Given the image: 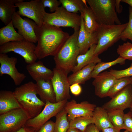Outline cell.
Here are the masks:
<instances>
[{
    "mask_svg": "<svg viewBox=\"0 0 132 132\" xmlns=\"http://www.w3.org/2000/svg\"><path fill=\"white\" fill-rule=\"evenodd\" d=\"M92 117L93 124L99 131L106 128L114 127L110 121L107 111L102 107H96Z\"/></svg>",
    "mask_w": 132,
    "mask_h": 132,
    "instance_id": "23",
    "label": "cell"
},
{
    "mask_svg": "<svg viewBox=\"0 0 132 132\" xmlns=\"http://www.w3.org/2000/svg\"><path fill=\"white\" fill-rule=\"evenodd\" d=\"M53 71L54 75L51 81L55 94L56 102L68 100L70 98L68 74L55 67Z\"/></svg>",
    "mask_w": 132,
    "mask_h": 132,
    "instance_id": "11",
    "label": "cell"
},
{
    "mask_svg": "<svg viewBox=\"0 0 132 132\" xmlns=\"http://www.w3.org/2000/svg\"><path fill=\"white\" fill-rule=\"evenodd\" d=\"M34 29L37 42L35 53L39 59L54 56L70 36L60 27L44 23L39 26L35 22Z\"/></svg>",
    "mask_w": 132,
    "mask_h": 132,
    "instance_id": "1",
    "label": "cell"
},
{
    "mask_svg": "<svg viewBox=\"0 0 132 132\" xmlns=\"http://www.w3.org/2000/svg\"><path fill=\"white\" fill-rule=\"evenodd\" d=\"M33 127L24 125L15 132H37Z\"/></svg>",
    "mask_w": 132,
    "mask_h": 132,
    "instance_id": "40",
    "label": "cell"
},
{
    "mask_svg": "<svg viewBox=\"0 0 132 132\" xmlns=\"http://www.w3.org/2000/svg\"><path fill=\"white\" fill-rule=\"evenodd\" d=\"M96 107V105L87 101L77 103L75 100L73 99L69 101H67L64 108L67 113V119L69 122L77 117H92Z\"/></svg>",
    "mask_w": 132,
    "mask_h": 132,
    "instance_id": "14",
    "label": "cell"
},
{
    "mask_svg": "<svg viewBox=\"0 0 132 132\" xmlns=\"http://www.w3.org/2000/svg\"><path fill=\"white\" fill-rule=\"evenodd\" d=\"M55 122L48 121L43 125L37 132H54Z\"/></svg>",
    "mask_w": 132,
    "mask_h": 132,
    "instance_id": "38",
    "label": "cell"
},
{
    "mask_svg": "<svg viewBox=\"0 0 132 132\" xmlns=\"http://www.w3.org/2000/svg\"><path fill=\"white\" fill-rule=\"evenodd\" d=\"M96 44L92 45L89 50L85 54L79 55L76 59L75 66L72 71L73 73L77 71L87 65L93 63L96 64L101 61L98 55L94 54V51Z\"/></svg>",
    "mask_w": 132,
    "mask_h": 132,
    "instance_id": "20",
    "label": "cell"
},
{
    "mask_svg": "<svg viewBox=\"0 0 132 132\" xmlns=\"http://www.w3.org/2000/svg\"><path fill=\"white\" fill-rule=\"evenodd\" d=\"M81 20V15L69 12L62 6L53 13L45 12L43 16L44 23L59 27H71L74 30L79 29Z\"/></svg>",
    "mask_w": 132,
    "mask_h": 132,
    "instance_id": "6",
    "label": "cell"
},
{
    "mask_svg": "<svg viewBox=\"0 0 132 132\" xmlns=\"http://www.w3.org/2000/svg\"><path fill=\"white\" fill-rule=\"evenodd\" d=\"M62 6L68 11L77 14L83 13L87 5L86 0H59Z\"/></svg>",
    "mask_w": 132,
    "mask_h": 132,
    "instance_id": "27",
    "label": "cell"
},
{
    "mask_svg": "<svg viewBox=\"0 0 132 132\" xmlns=\"http://www.w3.org/2000/svg\"><path fill=\"white\" fill-rule=\"evenodd\" d=\"M36 45L25 39L21 41H12L0 46V53L13 52L23 57L28 64L36 62L37 58L35 53Z\"/></svg>",
    "mask_w": 132,
    "mask_h": 132,
    "instance_id": "8",
    "label": "cell"
},
{
    "mask_svg": "<svg viewBox=\"0 0 132 132\" xmlns=\"http://www.w3.org/2000/svg\"><path fill=\"white\" fill-rule=\"evenodd\" d=\"M125 61L124 59L119 56L116 59L111 61L99 62L95 65L91 73V77L94 78L103 71L117 64H124L125 63Z\"/></svg>",
    "mask_w": 132,
    "mask_h": 132,
    "instance_id": "29",
    "label": "cell"
},
{
    "mask_svg": "<svg viewBox=\"0 0 132 132\" xmlns=\"http://www.w3.org/2000/svg\"><path fill=\"white\" fill-rule=\"evenodd\" d=\"M22 0H0V19L5 25L12 21V17L16 12L15 4Z\"/></svg>",
    "mask_w": 132,
    "mask_h": 132,
    "instance_id": "22",
    "label": "cell"
},
{
    "mask_svg": "<svg viewBox=\"0 0 132 132\" xmlns=\"http://www.w3.org/2000/svg\"><path fill=\"white\" fill-rule=\"evenodd\" d=\"M121 2L127 4L132 8V0H122Z\"/></svg>",
    "mask_w": 132,
    "mask_h": 132,
    "instance_id": "45",
    "label": "cell"
},
{
    "mask_svg": "<svg viewBox=\"0 0 132 132\" xmlns=\"http://www.w3.org/2000/svg\"><path fill=\"white\" fill-rule=\"evenodd\" d=\"M94 78L92 84L94 87L95 94L100 98L107 97L117 79L107 71L101 73Z\"/></svg>",
    "mask_w": 132,
    "mask_h": 132,
    "instance_id": "16",
    "label": "cell"
},
{
    "mask_svg": "<svg viewBox=\"0 0 132 132\" xmlns=\"http://www.w3.org/2000/svg\"><path fill=\"white\" fill-rule=\"evenodd\" d=\"M24 1L15 4L18 9L17 13L20 16L31 19L38 26H42L44 23L43 16L45 11L41 0Z\"/></svg>",
    "mask_w": 132,
    "mask_h": 132,
    "instance_id": "9",
    "label": "cell"
},
{
    "mask_svg": "<svg viewBox=\"0 0 132 132\" xmlns=\"http://www.w3.org/2000/svg\"><path fill=\"white\" fill-rule=\"evenodd\" d=\"M17 58L10 57L5 53H0V75H9L13 80L16 86L20 85L26 77L23 73L19 72L16 67Z\"/></svg>",
    "mask_w": 132,
    "mask_h": 132,
    "instance_id": "12",
    "label": "cell"
},
{
    "mask_svg": "<svg viewBox=\"0 0 132 132\" xmlns=\"http://www.w3.org/2000/svg\"><path fill=\"white\" fill-rule=\"evenodd\" d=\"M109 72L116 79L132 77V63L126 69L120 70L111 69Z\"/></svg>",
    "mask_w": 132,
    "mask_h": 132,
    "instance_id": "35",
    "label": "cell"
},
{
    "mask_svg": "<svg viewBox=\"0 0 132 132\" xmlns=\"http://www.w3.org/2000/svg\"><path fill=\"white\" fill-rule=\"evenodd\" d=\"M26 69L30 76L36 82L51 80L54 75L53 71L45 67L40 61L28 64Z\"/></svg>",
    "mask_w": 132,
    "mask_h": 132,
    "instance_id": "18",
    "label": "cell"
},
{
    "mask_svg": "<svg viewBox=\"0 0 132 132\" xmlns=\"http://www.w3.org/2000/svg\"><path fill=\"white\" fill-rule=\"evenodd\" d=\"M37 94L43 102H56L55 94L51 80H42L36 81Z\"/></svg>",
    "mask_w": 132,
    "mask_h": 132,
    "instance_id": "19",
    "label": "cell"
},
{
    "mask_svg": "<svg viewBox=\"0 0 132 132\" xmlns=\"http://www.w3.org/2000/svg\"><path fill=\"white\" fill-rule=\"evenodd\" d=\"M44 8H49L50 11L52 13L55 12L61 4L60 1L57 0H41Z\"/></svg>",
    "mask_w": 132,
    "mask_h": 132,
    "instance_id": "36",
    "label": "cell"
},
{
    "mask_svg": "<svg viewBox=\"0 0 132 132\" xmlns=\"http://www.w3.org/2000/svg\"><path fill=\"white\" fill-rule=\"evenodd\" d=\"M128 24L99 25L96 32L98 42L94 54L98 55L106 51L121 39L122 33Z\"/></svg>",
    "mask_w": 132,
    "mask_h": 132,
    "instance_id": "5",
    "label": "cell"
},
{
    "mask_svg": "<svg viewBox=\"0 0 132 132\" xmlns=\"http://www.w3.org/2000/svg\"><path fill=\"white\" fill-rule=\"evenodd\" d=\"M23 37L15 30L11 21L10 23L0 29V45L9 42L21 41Z\"/></svg>",
    "mask_w": 132,
    "mask_h": 132,
    "instance_id": "24",
    "label": "cell"
},
{
    "mask_svg": "<svg viewBox=\"0 0 132 132\" xmlns=\"http://www.w3.org/2000/svg\"><path fill=\"white\" fill-rule=\"evenodd\" d=\"M131 84L132 85V77H131Z\"/></svg>",
    "mask_w": 132,
    "mask_h": 132,
    "instance_id": "47",
    "label": "cell"
},
{
    "mask_svg": "<svg viewBox=\"0 0 132 132\" xmlns=\"http://www.w3.org/2000/svg\"><path fill=\"white\" fill-rule=\"evenodd\" d=\"M117 52L120 56L126 60L132 61V43L127 42L122 44L119 45Z\"/></svg>",
    "mask_w": 132,
    "mask_h": 132,
    "instance_id": "33",
    "label": "cell"
},
{
    "mask_svg": "<svg viewBox=\"0 0 132 132\" xmlns=\"http://www.w3.org/2000/svg\"><path fill=\"white\" fill-rule=\"evenodd\" d=\"M66 132H82L80 130L74 128H69Z\"/></svg>",
    "mask_w": 132,
    "mask_h": 132,
    "instance_id": "44",
    "label": "cell"
},
{
    "mask_svg": "<svg viewBox=\"0 0 132 132\" xmlns=\"http://www.w3.org/2000/svg\"><path fill=\"white\" fill-rule=\"evenodd\" d=\"M130 132L128 131H127V130H125V131H124L123 132Z\"/></svg>",
    "mask_w": 132,
    "mask_h": 132,
    "instance_id": "48",
    "label": "cell"
},
{
    "mask_svg": "<svg viewBox=\"0 0 132 132\" xmlns=\"http://www.w3.org/2000/svg\"><path fill=\"white\" fill-rule=\"evenodd\" d=\"M13 92L21 108L26 112L29 119L37 116L45 105L37 97L36 85L32 81L16 88Z\"/></svg>",
    "mask_w": 132,
    "mask_h": 132,
    "instance_id": "2",
    "label": "cell"
},
{
    "mask_svg": "<svg viewBox=\"0 0 132 132\" xmlns=\"http://www.w3.org/2000/svg\"><path fill=\"white\" fill-rule=\"evenodd\" d=\"M107 111L110 121L113 127L120 130L123 129L124 110L115 109Z\"/></svg>",
    "mask_w": 132,
    "mask_h": 132,
    "instance_id": "30",
    "label": "cell"
},
{
    "mask_svg": "<svg viewBox=\"0 0 132 132\" xmlns=\"http://www.w3.org/2000/svg\"><path fill=\"white\" fill-rule=\"evenodd\" d=\"M99 25L121 24L116 11V0H86Z\"/></svg>",
    "mask_w": 132,
    "mask_h": 132,
    "instance_id": "4",
    "label": "cell"
},
{
    "mask_svg": "<svg viewBox=\"0 0 132 132\" xmlns=\"http://www.w3.org/2000/svg\"><path fill=\"white\" fill-rule=\"evenodd\" d=\"M97 127L93 123L88 125L84 132H99Z\"/></svg>",
    "mask_w": 132,
    "mask_h": 132,
    "instance_id": "41",
    "label": "cell"
},
{
    "mask_svg": "<svg viewBox=\"0 0 132 132\" xmlns=\"http://www.w3.org/2000/svg\"><path fill=\"white\" fill-rule=\"evenodd\" d=\"M131 77H124L117 79L110 90L107 97L111 98L127 85L131 84Z\"/></svg>",
    "mask_w": 132,
    "mask_h": 132,
    "instance_id": "32",
    "label": "cell"
},
{
    "mask_svg": "<svg viewBox=\"0 0 132 132\" xmlns=\"http://www.w3.org/2000/svg\"><path fill=\"white\" fill-rule=\"evenodd\" d=\"M67 116L64 108L56 115L54 132H66L69 128Z\"/></svg>",
    "mask_w": 132,
    "mask_h": 132,
    "instance_id": "28",
    "label": "cell"
},
{
    "mask_svg": "<svg viewBox=\"0 0 132 132\" xmlns=\"http://www.w3.org/2000/svg\"><path fill=\"white\" fill-rule=\"evenodd\" d=\"M67 101L65 100L55 103L46 102L43 110L35 117L29 119L25 125L33 127L38 132L43 125L64 108Z\"/></svg>",
    "mask_w": 132,
    "mask_h": 132,
    "instance_id": "10",
    "label": "cell"
},
{
    "mask_svg": "<svg viewBox=\"0 0 132 132\" xmlns=\"http://www.w3.org/2000/svg\"><path fill=\"white\" fill-rule=\"evenodd\" d=\"M81 15L83 16L84 27L86 31L90 33L96 32L99 25L90 7L86 6Z\"/></svg>",
    "mask_w": 132,
    "mask_h": 132,
    "instance_id": "26",
    "label": "cell"
},
{
    "mask_svg": "<svg viewBox=\"0 0 132 132\" xmlns=\"http://www.w3.org/2000/svg\"><path fill=\"white\" fill-rule=\"evenodd\" d=\"M130 111L132 113V104L131 107L130 108Z\"/></svg>",
    "mask_w": 132,
    "mask_h": 132,
    "instance_id": "46",
    "label": "cell"
},
{
    "mask_svg": "<svg viewBox=\"0 0 132 132\" xmlns=\"http://www.w3.org/2000/svg\"><path fill=\"white\" fill-rule=\"evenodd\" d=\"M120 130L113 127H109L103 129L101 131L102 132H121Z\"/></svg>",
    "mask_w": 132,
    "mask_h": 132,
    "instance_id": "43",
    "label": "cell"
},
{
    "mask_svg": "<svg viewBox=\"0 0 132 132\" xmlns=\"http://www.w3.org/2000/svg\"><path fill=\"white\" fill-rule=\"evenodd\" d=\"M132 104V85L129 84L119 92L102 107L107 111L115 109L123 110L130 108Z\"/></svg>",
    "mask_w": 132,
    "mask_h": 132,
    "instance_id": "13",
    "label": "cell"
},
{
    "mask_svg": "<svg viewBox=\"0 0 132 132\" xmlns=\"http://www.w3.org/2000/svg\"><path fill=\"white\" fill-rule=\"evenodd\" d=\"M79 29L74 30L73 34L65 42L54 56L55 67L68 74L76 65V59L79 55L78 37Z\"/></svg>",
    "mask_w": 132,
    "mask_h": 132,
    "instance_id": "3",
    "label": "cell"
},
{
    "mask_svg": "<svg viewBox=\"0 0 132 132\" xmlns=\"http://www.w3.org/2000/svg\"><path fill=\"white\" fill-rule=\"evenodd\" d=\"M123 129L130 132H132V113L130 111L125 114Z\"/></svg>",
    "mask_w": 132,
    "mask_h": 132,
    "instance_id": "37",
    "label": "cell"
},
{
    "mask_svg": "<svg viewBox=\"0 0 132 132\" xmlns=\"http://www.w3.org/2000/svg\"><path fill=\"white\" fill-rule=\"evenodd\" d=\"M69 89L71 93L75 96L79 95L82 91V88L77 83L73 84L70 85Z\"/></svg>",
    "mask_w": 132,
    "mask_h": 132,
    "instance_id": "39",
    "label": "cell"
},
{
    "mask_svg": "<svg viewBox=\"0 0 132 132\" xmlns=\"http://www.w3.org/2000/svg\"><path fill=\"white\" fill-rule=\"evenodd\" d=\"M81 15L82 20L77 39L79 55L85 54L92 45L97 44L98 42L96 32L90 33L86 31L84 27L83 16Z\"/></svg>",
    "mask_w": 132,
    "mask_h": 132,
    "instance_id": "17",
    "label": "cell"
},
{
    "mask_svg": "<svg viewBox=\"0 0 132 132\" xmlns=\"http://www.w3.org/2000/svg\"><path fill=\"white\" fill-rule=\"evenodd\" d=\"M69 128L78 129L84 132L87 126L93 123L91 116H82L76 117L69 122Z\"/></svg>",
    "mask_w": 132,
    "mask_h": 132,
    "instance_id": "31",
    "label": "cell"
},
{
    "mask_svg": "<svg viewBox=\"0 0 132 132\" xmlns=\"http://www.w3.org/2000/svg\"><path fill=\"white\" fill-rule=\"evenodd\" d=\"M121 0H116L115 9L116 12L121 13L122 11V7L120 4Z\"/></svg>",
    "mask_w": 132,
    "mask_h": 132,
    "instance_id": "42",
    "label": "cell"
},
{
    "mask_svg": "<svg viewBox=\"0 0 132 132\" xmlns=\"http://www.w3.org/2000/svg\"><path fill=\"white\" fill-rule=\"evenodd\" d=\"M12 21L14 28L18 30V33L25 40L34 43L37 42L34 21L27 18H22L16 11L12 17Z\"/></svg>",
    "mask_w": 132,
    "mask_h": 132,
    "instance_id": "15",
    "label": "cell"
},
{
    "mask_svg": "<svg viewBox=\"0 0 132 132\" xmlns=\"http://www.w3.org/2000/svg\"><path fill=\"white\" fill-rule=\"evenodd\" d=\"M96 64H90L69 75L68 78L70 85L75 83L84 84L90 79L91 73Z\"/></svg>",
    "mask_w": 132,
    "mask_h": 132,
    "instance_id": "25",
    "label": "cell"
},
{
    "mask_svg": "<svg viewBox=\"0 0 132 132\" xmlns=\"http://www.w3.org/2000/svg\"><path fill=\"white\" fill-rule=\"evenodd\" d=\"M21 108L13 92L6 90L0 91V115L12 110Z\"/></svg>",
    "mask_w": 132,
    "mask_h": 132,
    "instance_id": "21",
    "label": "cell"
},
{
    "mask_svg": "<svg viewBox=\"0 0 132 132\" xmlns=\"http://www.w3.org/2000/svg\"><path fill=\"white\" fill-rule=\"evenodd\" d=\"M121 39L126 41L129 39L132 42V8H129V21L126 27L121 33Z\"/></svg>",
    "mask_w": 132,
    "mask_h": 132,
    "instance_id": "34",
    "label": "cell"
},
{
    "mask_svg": "<svg viewBox=\"0 0 132 132\" xmlns=\"http://www.w3.org/2000/svg\"><path fill=\"white\" fill-rule=\"evenodd\" d=\"M29 119L21 108L0 115V132H15L25 125Z\"/></svg>",
    "mask_w": 132,
    "mask_h": 132,
    "instance_id": "7",
    "label": "cell"
}]
</instances>
